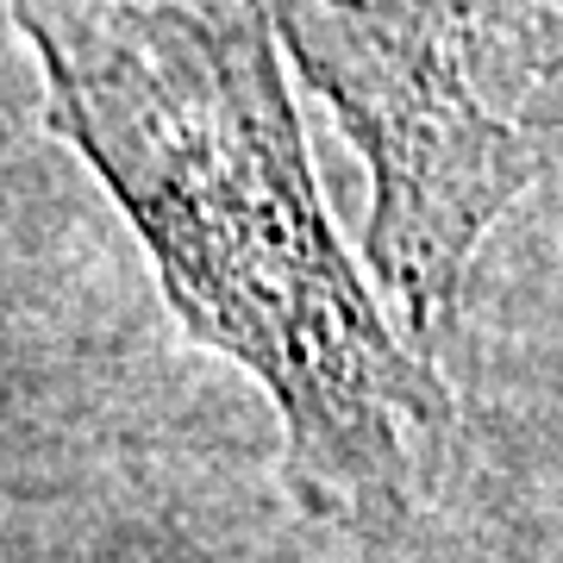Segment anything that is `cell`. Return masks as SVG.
I'll use <instances>...</instances> for the list:
<instances>
[{
    "label": "cell",
    "mask_w": 563,
    "mask_h": 563,
    "mask_svg": "<svg viewBox=\"0 0 563 563\" xmlns=\"http://www.w3.org/2000/svg\"><path fill=\"white\" fill-rule=\"evenodd\" d=\"M51 120L120 195L163 301L276 401L307 514L383 532L451 401L369 301L257 0H13Z\"/></svg>",
    "instance_id": "obj_1"
},
{
    "label": "cell",
    "mask_w": 563,
    "mask_h": 563,
    "mask_svg": "<svg viewBox=\"0 0 563 563\" xmlns=\"http://www.w3.org/2000/svg\"><path fill=\"white\" fill-rule=\"evenodd\" d=\"M369 163V269L432 351L470 263L544 169L563 13L544 0H257Z\"/></svg>",
    "instance_id": "obj_2"
}]
</instances>
